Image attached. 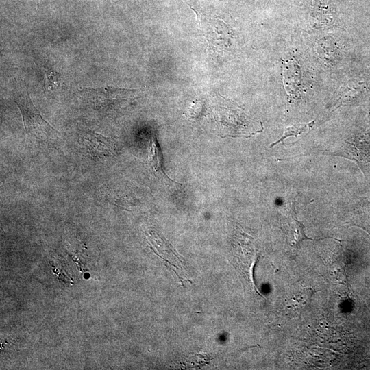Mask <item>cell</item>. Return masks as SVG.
I'll use <instances>...</instances> for the list:
<instances>
[{
    "label": "cell",
    "mask_w": 370,
    "mask_h": 370,
    "mask_svg": "<svg viewBox=\"0 0 370 370\" xmlns=\"http://www.w3.org/2000/svg\"><path fill=\"white\" fill-rule=\"evenodd\" d=\"M283 79L286 90L295 93L300 84L301 70L296 62L289 61L284 64Z\"/></svg>",
    "instance_id": "8992f818"
},
{
    "label": "cell",
    "mask_w": 370,
    "mask_h": 370,
    "mask_svg": "<svg viewBox=\"0 0 370 370\" xmlns=\"http://www.w3.org/2000/svg\"><path fill=\"white\" fill-rule=\"evenodd\" d=\"M45 81L44 86L45 89L48 91H55L60 86L61 75L57 71L50 69L49 68H45Z\"/></svg>",
    "instance_id": "ba28073f"
},
{
    "label": "cell",
    "mask_w": 370,
    "mask_h": 370,
    "mask_svg": "<svg viewBox=\"0 0 370 370\" xmlns=\"http://www.w3.org/2000/svg\"><path fill=\"white\" fill-rule=\"evenodd\" d=\"M79 140L86 153L95 160L106 158L115 151L116 146L111 138L89 130L82 132Z\"/></svg>",
    "instance_id": "277c9868"
},
{
    "label": "cell",
    "mask_w": 370,
    "mask_h": 370,
    "mask_svg": "<svg viewBox=\"0 0 370 370\" xmlns=\"http://www.w3.org/2000/svg\"><path fill=\"white\" fill-rule=\"evenodd\" d=\"M14 102L21 111L27 137L37 141H47L58 137V132L42 118L34 106L27 90L16 96Z\"/></svg>",
    "instance_id": "7a4b0ae2"
},
{
    "label": "cell",
    "mask_w": 370,
    "mask_h": 370,
    "mask_svg": "<svg viewBox=\"0 0 370 370\" xmlns=\"http://www.w3.org/2000/svg\"><path fill=\"white\" fill-rule=\"evenodd\" d=\"M137 90L106 86L96 88H82L79 92L95 109L108 112L119 107L123 101L133 98Z\"/></svg>",
    "instance_id": "3957f363"
},
{
    "label": "cell",
    "mask_w": 370,
    "mask_h": 370,
    "mask_svg": "<svg viewBox=\"0 0 370 370\" xmlns=\"http://www.w3.org/2000/svg\"><path fill=\"white\" fill-rule=\"evenodd\" d=\"M213 116L222 138L254 135L249 129V117L236 103L220 95L213 106Z\"/></svg>",
    "instance_id": "6da1fadb"
},
{
    "label": "cell",
    "mask_w": 370,
    "mask_h": 370,
    "mask_svg": "<svg viewBox=\"0 0 370 370\" xmlns=\"http://www.w3.org/2000/svg\"><path fill=\"white\" fill-rule=\"evenodd\" d=\"M292 217L293 218V220L295 223V229H296V236L295 238V246L299 245L304 240H311V241H319L321 239L314 240L311 238H308L306 236V235L304 233V226L303 224L299 222L296 217V214H295V208L294 205H293V210H292Z\"/></svg>",
    "instance_id": "9c48e42d"
},
{
    "label": "cell",
    "mask_w": 370,
    "mask_h": 370,
    "mask_svg": "<svg viewBox=\"0 0 370 370\" xmlns=\"http://www.w3.org/2000/svg\"><path fill=\"white\" fill-rule=\"evenodd\" d=\"M314 123V121H312L308 123H298L289 126L285 129L282 137L275 143H272L270 147H273L288 137L297 136V135L306 132V131H309L312 127Z\"/></svg>",
    "instance_id": "52a82bcc"
},
{
    "label": "cell",
    "mask_w": 370,
    "mask_h": 370,
    "mask_svg": "<svg viewBox=\"0 0 370 370\" xmlns=\"http://www.w3.org/2000/svg\"><path fill=\"white\" fill-rule=\"evenodd\" d=\"M157 141L158 140L154 136L151 141V150L149 152V162L151 164V166L152 167L158 177L161 179L164 183L179 184L178 182L173 181L164 172L163 167L162 154Z\"/></svg>",
    "instance_id": "5b68a950"
},
{
    "label": "cell",
    "mask_w": 370,
    "mask_h": 370,
    "mask_svg": "<svg viewBox=\"0 0 370 370\" xmlns=\"http://www.w3.org/2000/svg\"><path fill=\"white\" fill-rule=\"evenodd\" d=\"M363 203L364 204L362 206V210L363 213L367 215L368 219H370V201H365Z\"/></svg>",
    "instance_id": "30bf717a"
}]
</instances>
